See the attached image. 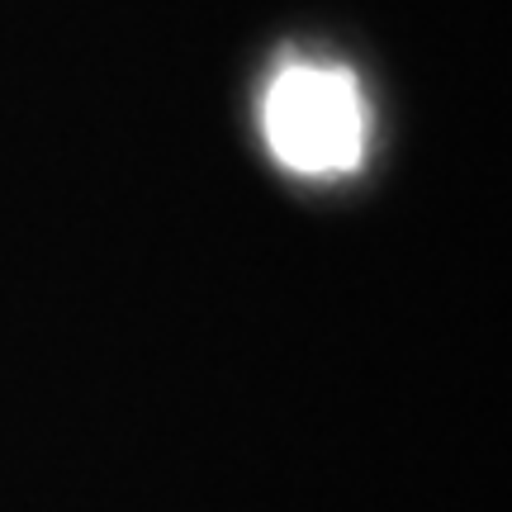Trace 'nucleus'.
<instances>
[{
    "label": "nucleus",
    "mask_w": 512,
    "mask_h": 512,
    "mask_svg": "<svg viewBox=\"0 0 512 512\" xmlns=\"http://www.w3.org/2000/svg\"><path fill=\"white\" fill-rule=\"evenodd\" d=\"M261 128L280 162L299 176L351 171L366 152V105L337 67H285L261 95Z\"/></svg>",
    "instance_id": "f257e3e1"
}]
</instances>
